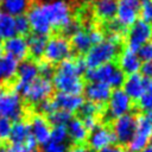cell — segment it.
<instances>
[{"instance_id":"obj_22","label":"cell","mask_w":152,"mask_h":152,"mask_svg":"<svg viewBox=\"0 0 152 152\" xmlns=\"http://www.w3.org/2000/svg\"><path fill=\"white\" fill-rule=\"evenodd\" d=\"M118 0H94V15L101 21H110L115 19Z\"/></svg>"},{"instance_id":"obj_17","label":"cell","mask_w":152,"mask_h":152,"mask_svg":"<svg viewBox=\"0 0 152 152\" xmlns=\"http://www.w3.org/2000/svg\"><path fill=\"white\" fill-rule=\"evenodd\" d=\"M4 51L7 56L14 58L19 63L25 61L28 56V46H27V38L23 36H13L4 42L2 46Z\"/></svg>"},{"instance_id":"obj_25","label":"cell","mask_w":152,"mask_h":152,"mask_svg":"<svg viewBox=\"0 0 152 152\" xmlns=\"http://www.w3.org/2000/svg\"><path fill=\"white\" fill-rule=\"evenodd\" d=\"M1 8L5 14L13 18L19 15H25L30 8V0H2Z\"/></svg>"},{"instance_id":"obj_11","label":"cell","mask_w":152,"mask_h":152,"mask_svg":"<svg viewBox=\"0 0 152 152\" xmlns=\"http://www.w3.org/2000/svg\"><path fill=\"white\" fill-rule=\"evenodd\" d=\"M53 84L51 78L37 77L27 88L24 97L30 104H39L40 102L48 100L53 94Z\"/></svg>"},{"instance_id":"obj_48","label":"cell","mask_w":152,"mask_h":152,"mask_svg":"<svg viewBox=\"0 0 152 152\" xmlns=\"http://www.w3.org/2000/svg\"><path fill=\"white\" fill-rule=\"evenodd\" d=\"M68 152H90V150L84 144H75L70 148H68Z\"/></svg>"},{"instance_id":"obj_21","label":"cell","mask_w":152,"mask_h":152,"mask_svg":"<svg viewBox=\"0 0 152 152\" xmlns=\"http://www.w3.org/2000/svg\"><path fill=\"white\" fill-rule=\"evenodd\" d=\"M53 101L58 109L65 110L70 114L80 112L82 104L84 103V99L82 95H72V94H63V93H57L53 97Z\"/></svg>"},{"instance_id":"obj_4","label":"cell","mask_w":152,"mask_h":152,"mask_svg":"<svg viewBox=\"0 0 152 152\" xmlns=\"http://www.w3.org/2000/svg\"><path fill=\"white\" fill-rule=\"evenodd\" d=\"M40 6L52 30H63L70 21H72V11L69 2L65 0L42 2Z\"/></svg>"},{"instance_id":"obj_49","label":"cell","mask_w":152,"mask_h":152,"mask_svg":"<svg viewBox=\"0 0 152 152\" xmlns=\"http://www.w3.org/2000/svg\"><path fill=\"white\" fill-rule=\"evenodd\" d=\"M24 144L26 145V147L28 148V151H30V152H34V151H36V148H37V146H38L37 141H36L32 137H30V138H28Z\"/></svg>"},{"instance_id":"obj_46","label":"cell","mask_w":152,"mask_h":152,"mask_svg":"<svg viewBox=\"0 0 152 152\" xmlns=\"http://www.w3.org/2000/svg\"><path fill=\"white\" fill-rule=\"evenodd\" d=\"M140 74L150 82H152V62H147V63H142L141 69H140Z\"/></svg>"},{"instance_id":"obj_3","label":"cell","mask_w":152,"mask_h":152,"mask_svg":"<svg viewBox=\"0 0 152 152\" xmlns=\"http://www.w3.org/2000/svg\"><path fill=\"white\" fill-rule=\"evenodd\" d=\"M84 76L89 82H100L107 84L112 89L121 88L126 77L115 63H108L93 69H87Z\"/></svg>"},{"instance_id":"obj_31","label":"cell","mask_w":152,"mask_h":152,"mask_svg":"<svg viewBox=\"0 0 152 152\" xmlns=\"http://www.w3.org/2000/svg\"><path fill=\"white\" fill-rule=\"evenodd\" d=\"M68 129L66 126L63 125H56L51 127V133H50V140L58 142V144H65L68 141Z\"/></svg>"},{"instance_id":"obj_20","label":"cell","mask_w":152,"mask_h":152,"mask_svg":"<svg viewBox=\"0 0 152 152\" xmlns=\"http://www.w3.org/2000/svg\"><path fill=\"white\" fill-rule=\"evenodd\" d=\"M112 88H109L107 84L100 83V82H89L87 86H84L83 94L87 101L103 104L107 103L110 94H112Z\"/></svg>"},{"instance_id":"obj_2","label":"cell","mask_w":152,"mask_h":152,"mask_svg":"<svg viewBox=\"0 0 152 152\" xmlns=\"http://www.w3.org/2000/svg\"><path fill=\"white\" fill-rule=\"evenodd\" d=\"M120 53V45L106 38L103 42L91 45L88 52L84 55V62L87 69H93L103 64L114 63V59L118 58Z\"/></svg>"},{"instance_id":"obj_27","label":"cell","mask_w":152,"mask_h":152,"mask_svg":"<svg viewBox=\"0 0 152 152\" xmlns=\"http://www.w3.org/2000/svg\"><path fill=\"white\" fill-rule=\"evenodd\" d=\"M31 137L28 122L19 120L12 124V129L10 134V141L13 144H24Z\"/></svg>"},{"instance_id":"obj_7","label":"cell","mask_w":152,"mask_h":152,"mask_svg":"<svg viewBox=\"0 0 152 152\" xmlns=\"http://www.w3.org/2000/svg\"><path fill=\"white\" fill-rule=\"evenodd\" d=\"M133 109V100L121 89H113L106 103L104 114L108 119L115 120L122 115L129 114Z\"/></svg>"},{"instance_id":"obj_42","label":"cell","mask_w":152,"mask_h":152,"mask_svg":"<svg viewBox=\"0 0 152 152\" xmlns=\"http://www.w3.org/2000/svg\"><path fill=\"white\" fill-rule=\"evenodd\" d=\"M81 120H82V122H83V125L88 132H90L91 129H94L95 127H97L100 125L97 116H83Z\"/></svg>"},{"instance_id":"obj_10","label":"cell","mask_w":152,"mask_h":152,"mask_svg":"<svg viewBox=\"0 0 152 152\" xmlns=\"http://www.w3.org/2000/svg\"><path fill=\"white\" fill-rule=\"evenodd\" d=\"M152 133V126L147 121L144 114L135 118V129L127 142V148L129 152H140L148 146V140Z\"/></svg>"},{"instance_id":"obj_5","label":"cell","mask_w":152,"mask_h":152,"mask_svg":"<svg viewBox=\"0 0 152 152\" xmlns=\"http://www.w3.org/2000/svg\"><path fill=\"white\" fill-rule=\"evenodd\" d=\"M24 115V102L14 90L0 88V118L12 122L21 120Z\"/></svg>"},{"instance_id":"obj_35","label":"cell","mask_w":152,"mask_h":152,"mask_svg":"<svg viewBox=\"0 0 152 152\" xmlns=\"http://www.w3.org/2000/svg\"><path fill=\"white\" fill-rule=\"evenodd\" d=\"M140 5L141 19L152 26V0H140Z\"/></svg>"},{"instance_id":"obj_43","label":"cell","mask_w":152,"mask_h":152,"mask_svg":"<svg viewBox=\"0 0 152 152\" xmlns=\"http://www.w3.org/2000/svg\"><path fill=\"white\" fill-rule=\"evenodd\" d=\"M107 28H108L109 34H121L122 36L124 32H125V28L122 26H120L115 19L107 23Z\"/></svg>"},{"instance_id":"obj_37","label":"cell","mask_w":152,"mask_h":152,"mask_svg":"<svg viewBox=\"0 0 152 152\" xmlns=\"http://www.w3.org/2000/svg\"><path fill=\"white\" fill-rule=\"evenodd\" d=\"M38 108H39V114H42L44 116H49L50 114H52L55 110L58 109L53 99H48V100L40 102L38 104Z\"/></svg>"},{"instance_id":"obj_12","label":"cell","mask_w":152,"mask_h":152,"mask_svg":"<svg viewBox=\"0 0 152 152\" xmlns=\"http://www.w3.org/2000/svg\"><path fill=\"white\" fill-rule=\"evenodd\" d=\"M140 0H118L115 20L125 30L131 27L140 17Z\"/></svg>"},{"instance_id":"obj_58","label":"cell","mask_w":152,"mask_h":152,"mask_svg":"<svg viewBox=\"0 0 152 152\" xmlns=\"http://www.w3.org/2000/svg\"><path fill=\"white\" fill-rule=\"evenodd\" d=\"M34 152H37V151H34Z\"/></svg>"},{"instance_id":"obj_1","label":"cell","mask_w":152,"mask_h":152,"mask_svg":"<svg viewBox=\"0 0 152 152\" xmlns=\"http://www.w3.org/2000/svg\"><path fill=\"white\" fill-rule=\"evenodd\" d=\"M87 70V65L83 57L68 58L57 64V68L52 75L53 88L58 93L81 95L84 89V82L82 74Z\"/></svg>"},{"instance_id":"obj_41","label":"cell","mask_w":152,"mask_h":152,"mask_svg":"<svg viewBox=\"0 0 152 152\" xmlns=\"http://www.w3.org/2000/svg\"><path fill=\"white\" fill-rule=\"evenodd\" d=\"M42 152H68V147L66 144H58L50 140L43 145Z\"/></svg>"},{"instance_id":"obj_39","label":"cell","mask_w":152,"mask_h":152,"mask_svg":"<svg viewBox=\"0 0 152 152\" xmlns=\"http://www.w3.org/2000/svg\"><path fill=\"white\" fill-rule=\"evenodd\" d=\"M87 32H88V36H89L91 45H96V44H99V43H101V42H103L106 39L104 32L99 27L94 26V27L89 28V31H87Z\"/></svg>"},{"instance_id":"obj_38","label":"cell","mask_w":152,"mask_h":152,"mask_svg":"<svg viewBox=\"0 0 152 152\" xmlns=\"http://www.w3.org/2000/svg\"><path fill=\"white\" fill-rule=\"evenodd\" d=\"M137 52H138V56L141 59V62H144V63L152 62V40H150L145 45H142Z\"/></svg>"},{"instance_id":"obj_45","label":"cell","mask_w":152,"mask_h":152,"mask_svg":"<svg viewBox=\"0 0 152 152\" xmlns=\"http://www.w3.org/2000/svg\"><path fill=\"white\" fill-rule=\"evenodd\" d=\"M5 152H30L25 144H13L5 146Z\"/></svg>"},{"instance_id":"obj_56","label":"cell","mask_w":152,"mask_h":152,"mask_svg":"<svg viewBox=\"0 0 152 152\" xmlns=\"http://www.w3.org/2000/svg\"><path fill=\"white\" fill-rule=\"evenodd\" d=\"M0 15H1V10H0Z\"/></svg>"},{"instance_id":"obj_24","label":"cell","mask_w":152,"mask_h":152,"mask_svg":"<svg viewBox=\"0 0 152 152\" xmlns=\"http://www.w3.org/2000/svg\"><path fill=\"white\" fill-rule=\"evenodd\" d=\"M66 129H68V137L74 142V145L83 144L84 141H87L89 132L87 131L80 118H72L66 125Z\"/></svg>"},{"instance_id":"obj_8","label":"cell","mask_w":152,"mask_h":152,"mask_svg":"<svg viewBox=\"0 0 152 152\" xmlns=\"http://www.w3.org/2000/svg\"><path fill=\"white\" fill-rule=\"evenodd\" d=\"M150 40H152V26L142 19H138L131 27H128L126 36L127 49L138 51Z\"/></svg>"},{"instance_id":"obj_26","label":"cell","mask_w":152,"mask_h":152,"mask_svg":"<svg viewBox=\"0 0 152 152\" xmlns=\"http://www.w3.org/2000/svg\"><path fill=\"white\" fill-rule=\"evenodd\" d=\"M70 45L72 50H75L78 53H87L88 50L91 48V43L88 36V32L83 28H80L76 31L72 36H70Z\"/></svg>"},{"instance_id":"obj_29","label":"cell","mask_w":152,"mask_h":152,"mask_svg":"<svg viewBox=\"0 0 152 152\" xmlns=\"http://www.w3.org/2000/svg\"><path fill=\"white\" fill-rule=\"evenodd\" d=\"M13 36H15L14 18L8 14L1 13L0 15V42L6 40Z\"/></svg>"},{"instance_id":"obj_36","label":"cell","mask_w":152,"mask_h":152,"mask_svg":"<svg viewBox=\"0 0 152 152\" xmlns=\"http://www.w3.org/2000/svg\"><path fill=\"white\" fill-rule=\"evenodd\" d=\"M12 121L0 118V144L10 140V134L12 129Z\"/></svg>"},{"instance_id":"obj_44","label":"cell","mask_w":152,"mask_h":152,"mask_svg":"<svg viewBox=\"0 0 152 152\" xmlns=\"http://www.w3.org/2000/svg\"><path fill=\"white\" fill-rule=\"evenodd\" d=\"M80 28H81V26H80L78 21H76V20H74V19H72V21H70V23H69V24H68V25H66L62 31L64 32L65 37H66V36H69V37H70V36H72L76 31H78Z\"/></svg>"},{"instance_id":"obj_13","label":"cell","mask_w":152,"mask_h":152,"mask_svg":"<svg viewBox=\"0 0 152 152\" xmlns=\"http://www.w3.org/2000/svg\"><path fill=\"white\" fill-rule=\"evenodd\" d=\"M135 118L132 113L122 115L112 124V132L115 138V142H120V145H125L132 138L135 129Z\"/></svg>"},{"instance_id":"obj_57","label":"cell","mask_w":152,"mask_h":152,"mask_svg":"<svg viewBox=\"0 0 152 152\" xmlns=\"http://www.w3.org/2000/svg\"><path fill=\"white\" fill-rule=\"evenodd\" d=\"M1 1H2V0H0V2H1Z\"/></svg>"},{"instance_id":"obj_9","label":"cell","mask_w":152,"mask_h":152,"mask_svg":"<svg viewBox=\"0 0 152 152\" xmlns=\"http://www.w3.org/2000/svg\"><path fill=\"white\" fill-rule=\"evenodd\" d=\"M37 77H39V74H38V65L34 61L25 59V61L20 62L19 66H18L13 90L17 94H19L20 96H24L27 88L30 87V84Z\"/></svg>"},{"instance_id":"obj_28","label":"cell","mask_w":152,"mask_h":152,"mask_svg":"<svg viewBox=\"0 0 152 152\" xmlns=\"http://www.w3.org/2000/svg\"><path fill=\"white\" fill-rule=\"evenodd\" d=\"M46 37L38 36V34H32L27 38V46H28V55L34 58L39 59L43 57L45 46H46Z\"/></svg>"},{"instance_id":"obj_16","label":"cell","mask_w":152,"mask_h":152,"mask_svg":"<svg viewBox=\"0 0 152 152\" xmlns=\"http://www.w3.org/2000/svg\"><path fill=\"white\" fill-rule=\"evenodd\" d=\"M30 133L31 137L37 141L39 145H44L50 141V133H51V125L46 116L36 113L30 118L28 121Z\"/></svg>"},{"instance_id":"obj_23","label":"cell","mask_w":152,"mask_h":152,"mask_svg":"<svg viewBox=\"0 0 152 152\" xmlns=\"http://www.w3.org/2000/svg\"><path fill=\"white\" fill-rule=\"evenodd\" d=\"M19 62L5 55L0 57V84L10 83L17 77Z\"/></svg>"},{"instance_id":"obj_30","label":"cell","mask_w":152,"mask_h":152,"mask_svg":"<svg viewBox=\"0 0 152 152\" xmlns=\"http://www.w3.org/2000/svg\"><path fill=\"white\" fill-rule=\"evenodd\" d=\"M71 119H72V114H70L65 110H62V109H57L48 116V120H49L50 125L52 124L53 126H56V125L66 126Z\"/></svg>"},{"instance_id":"obj_47","label":"cell","mask_w":152,"mask_h":152,"mask_svg":"<svg viewBox=\"0 0 152 152\" xmlns=\"http://www.w3.org/2000/svg\"><path fill=\"white\" fill-rule=\"evenodd\" d=\"M99 152H129L127 147H125L124 145H120V144H113Z\"/></svg>"},{"instance_id":"obj_18","label":"cell","mask_w":152,"mask_h":152,"mask_svg":"<svg viewBox=\"0 0 152 152\" xmlns=\"http://www.w3.org/2000/svg\"><path fill=\"white\" fill-rule=\"evenodd\" d=\"M141 65H142V62L139 58L137 51L125 48L118 55V66L126 76L140 72Z\"/></svg>"},{"instance_id":"obj_52","label":"cell","mask_w":152,"mask_h":152,"mask_svg":"<svg viewBox=\"0 0 152 152\" xmlns=\"http://www.w3.org/2000/svg\"><path fill=\"white\" fill-rule=\"evenodd\" d=\"M0 152H5V145L0 144Z\"/></svg>"},{"instance_id":"obj_40","label":"cell","mask_w":152,"mask_h":152,"mask_svg":"<svg viewBox=\"0 0 152 152\" xmlns=\"http://www.w3.org/2000/svg\"><path fill=\"white\" fill-rule=\"evenodd\" d=\"M37 65H38V74L40 77H44V78H51L52 77L53 71H55V68L52 66V64H50L46 61H43V62L38 63Z\"/></svg>"},{"instance_id":"obj_55","label":"cell","mask_w":152,"mask_h":152,"mask_svg":"<svg viewBox=\"0 0 152 152\" xmlns=\"http://www.w3.org/2000/svg\"><path fill=\"white\" fill-rule=\"evenodd\" d=\"M81 1H90V0H81Z\"/></svg>"},{"instance_id":"obj_32","label":"cell","mask_w":152,"mask_h":152,"mask_svg":"<svg viewBox=\"0 0 152 152\" xmlns=\"http://www.w3.org/2000/svg\"><path fill=\"white\" fill-rule=\"evenodd\" d=\"M102 112H103V104L94 103L90 101H84V103L80 109L82 116H99Z\"/></svg>"},{"instance_id":"obj_50","label":"cell","mask_w":152,"mask_h":152,"mask_svg":"<svg viewBox=\"0 0 152 152\" xmlns=\"http://www.w3.org/2000/svg\"><path fill=\"white\" fill-rule=\"evenodd\" d=\"M144 115H145V118L147 119V121L151 124V126H152V110L151 112H146V113H144Z\"/></svg>"},{"instance_id":"obj_14","label":"cell","mask_w":152,"mask_h":152,"mask_svg":"<svg viewBox=\"0 0 152 152\" xmlns=\"http://www.w3.org/2000/svg\"><path fill=\"white\" fill-rule=\"evenodd\" d=\"M87 142L90 150L99 152L113 144H115V138L112 128L107 125H99L88 133Z\"/></svg>"},{"instance_id":"obj_15","label":"cell","mask_w":152,"mask_h":152,"mask_svg":"<svg viewBox=\"0 0 152 152\" xmlns=\"http://www.w3.org/2000/svg\"><path fill=\"white\" fill-rule=\"evenodd\" d=\"M25 15L28 20L30 30L33 32V34L46 37L48 34H50L53 31L51 25L49 24V21L46 19L44 12H43L40 4H36L33 6H30V8Z\"/></svg>"},{"instance_id":"obj_34","label":"cell","mask_w":152,"mask_h":152,"mask_svg":"<svg viewBox=\"0 0 152 152\" xmlns=\"http://www.w3.org/2000/svg\"><path fill=\"white\" fill-rule=\"evenodd\" d=\"M14 25H15V34L25 37L31 30H30V24L26 18V15H19L14 18Z\"/></svg>"},{"instance_id":"obj_51","label":"cell","mask_w":152,"mask_h":152,"mask_svg":"<svg viewBox=\"0 0 152 152\" xmlns=\"http://www.w3.org/2000/svg\"><path fill=\"white\" fill-rule=\"evenodd\" d=\"M140 152H152V146H147V147H145L142 151H140Z\"/></svg>"},{"instance_id":"obj_6","label":"cell","mask_w":152,"mask_h":152,"mask_svg":"<svg viewBox=\"0 0 152 152\" xmlns=\"http://www.w3.org/2000/svg\"><path fill=\"white\" fill-rule=\"evenodd\" d=\"M72 48L65 36H52L46 40L44 59L50 64H59L71 57Z\"/></svg>"},{"instance_id":"obj_53","label":"cell","mask_w":152,"mask_h":152,"mask_svg":"<svg viewBox=\"0 0 152 152\" xmlns=\"http://www.w3.org/2000/svg\"><path fill=\"white\" fill-rule=\"evenodd\" d=\"M148 145L152 146V133H151V137H150V140H148Z\"/></svg>"},{"instance_id":"obj_19","label":"cell","mask_w":152,"mask_h":152,"mask_svg":"<svg viewBox=\"0 0 152 152\" xmlns=\"http://www.w3.org/2000/svg\"><path fill=\"white\" fill-rule=\"evenodd\" d=\"M147 84H148V81L140 72H138V74L127 75L125 77L121 89L132 100H139L141 97V95L145 93Z\"/></svg>"},{"instance_id":"obj_54","label":"cell","mask_w":152,"mask_h":152,"mask_svg":"<svg viewBox=\"0 0 152 152\" xmlns=\"http://www.w3.org/2000/svg\"><path fill=\"white\" fill-rule=\"evenodd\" d=\"M1 51H2V50H1V46H0V57L2 56V53H1Z\"/></svg>"},{"instance_id":"obj_33","label":"cell","mask_w":152,"mask_h":152,"mask_svg":"<svg viewBox=\"0 0 152 152\" xmlns=\"http://www.w3.org/2000/svg\"><path fill=\"white\" fill-rule=\"evenodd\" d=\"M139 107L141 110L146 112H151L152 110V82L148 81L147 88L145 90V93L141 95V97L138 100Z\"/></svg>"}]
</instances>
